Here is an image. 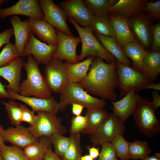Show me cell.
Listing matches in <instances>:
<instances>
[{"mask_svg": "<svg viewBox=\"0 0 160 160\" xmlns=\"http://www.w3.org/2000/svg\"><path fill=\"white\" fill-rule=\"evenodd\" d=\"M2 135L4 141L9 142L13 145L23 149L38 140L30 133L28 128L20 125L4 129Z\"/></svg>", "mask_w": 160, "mask_h": 160, "instance_id": "cell-18", "label": "cell"}, {"mask_svg": "<svg viewBox=\"0 0 160 160\" xmlns=\"http://www.w3.org/2000/svg\"><path fill=\"white\" fill-rule=\"evenodd\" d=\"M0 153L4 160H29L22 148L14 145H0Z\"/></svg>", "mask_w": 160, "mask_h": 160, "instance_id": "cell-34", "label": "cell"}, {"mask_svg": "<svg viewBox=\"0 0 160 160\" xmlns=\"http://www.w3.org/2000/svg\"><path fill=\"white\" fill-rule=\"evenodd\" d=\"M153 100L151 103L155 111L160 106V96L157 90H154L151 93Z\"/></svg>", "mask_w": 160, "mask_h": 160, "instance_id": "cell-46", "label": "cell"}, {"mask_svg": "<svg viewBox=\"0 0 160 160\" xmlns=\"http://www.w3.org/2000/svg\"><path fill=\"white\" fill-rule=\"evenodd\" d=\"M68 19L77 31L82 43L81 53L78 56L79 62L90 56L101 58L108 63L116 60L114 56L102 46L90 27L80 26L71 17H68Z\"/></svg>", "mask_w": 160, "mask_h": 160, "instance_id": "cell-3", "label": "cell"}, {"mask_svg": "<svg viewBox=\"0 0 160 160\" xmlns=\"http://www.w3.org/2000/svg\"><path fill=\"white\" fill-rule=\"evenodd\" d=\"M141 73L153 82L160 74L159 51L147 52L144 55Z\"/></svg>", "mask_w": 160, "mask_h": 160, "instance_id": "cell-25", "label": "cell"}, {"mask_svg": "<svg viewBox=\"0 0 160 160\" xmlns=\"http://www.w3.org/2000/svg\"><path fill=\"white\" fill-rule=\"evenodd\" d=\"M108 18L113 26L117 42L121 47L127 43L137 40L130 29L128 19L112 14Z\"/></svg>", "mask_w": 160, "mask_h": 160, "instance_id": "cell-23", "label": "cell"}, {"mask_svg": "<svg viewBox=\"0 0 160 160\" xmlns=\"http://www.w3.org/2000/svg\"><path fill=\"white\" fill-rule=\"evenodd\" d=\"M108 114L104 108H87L85 112L87 118V126L81 133L90 135L93 134Z\"/></svg>", "mask_w": 160, "mask_h": 160, "instance_id": "cell-27", "label": "cell"}, {"mask_svg": "<svg viewBox=\"0 0 160 160\" xmlns=\"http://www.w3.org/2000/svg\"><path fill=\"white\" fill-rule=\"evenodd\" d=\"M115 150L118 157L121 160H130L128 153L129 142L126 140L123 135H119L114 137L111 142Z\"/></svg>", "mask_w": 160, "mask_h": 160, "instance_id": "cell-35", "label": "cell"}, {"mask_svg": "<svg viewBox=\"0 0 160 160\" xmlns=\"http://www.w3.org/2000/svg\"><path fill=\"white\" fill-rule=\"evenodd\" d=\"M88 149L89 155L94 159L97 158L100 155L99 150L98 148L94 146L91 147L90 146L86 147Z\"/></svg>", "mask_w": 160, "mask_h": 160, "instance_id": "cell-48", "label": "cell"}, {"mask_svg": "<svg viewBox=\"0 0 160 160\" xmlns=\"http://www.w3.org/2000/svg\"><path fill=\"white\" fill-rule=\"evenodd\" d=\"M25 61L23 58L19 56L7 65L0 68V76L9 83L8 85H5L7 90L19 93L21 73L24 67Z\"/></svg>", "mask_w": 160, "mask_h": 160, "instance_id": "cell-16", "label": "cell"}, {"mask_svg": "<svg viewBox=\"0 0 160 160\" xmlns=\"http://www.w3.org/2000/svg\"><path fill=\"white\" fill-rule=\"evenodd\" d=\"M27 60L24 66L27 77L20 86L19 93L25 97L33 96L42 99L50 98L52 91L40 71L39 64L31 55L27 56Z\"/></svg>", "mask_w": 160, "mask_h": 160, "instance_id": "cell-2", "label": "cell"}, {"mask_svg": "<svg viewBox=\"0 0 160 160\" xmlns=\"http://www.w3.org/2000/svg\"><path fill=\"white\" fill-rule=\"evenodd\" d=\"M55 149V153L60 158H62L68 149L70 143L69 137L63 135L54 134L49 138Z\"/></svg>", "mask_w": 160, "mask_h": 160, "instance_id": "cell-37", "label": "cell"}, {"mask_svg": "<svg viewBox=\"0 0 160 160\" xmlns=\"http://www.w3.org/2000/svg\"><path fill=\"white\" fill-rule=\"evenodd\" d=\"M136 92L135 89H131L120 100L110 101L113 106V113L124 122L133 114L141 97Z\"/></svg>", "mask_w": 160, "mask_h": 160, "instance_id": "cell-17", "label": "cell"}, {"mask_svg": "<svg viewBox=\"0 0 160 160\" xmlns=\"http://www.w3.org/2000/svg\"><path fill=\"white\" fill-rule=\"evenodd\" d=\"M151 152L148 143L145 141L135 140L129 143L128 153L133 160H142Z\"/></svg>", "mask_w": 160, "mask_h": 160, "instance_id": "cell-32", "label": "cell"}, {"mask_svg": "<svg viewBox=\"0 0 160 160\" xmlns=\"http://www.w3.org/2000/svg\"><path fill=\"white\" fill-rule=\"evenodd\" d=\"M124 122L113 113H109L95 132L90 136V140L94 146H100L109 142L116 136L125 132Z\"/></svg>", "mask_w": 160, "mask_h": 160, "instance_id": "cell-8", "label": "cell"}, {"mask_svg": "<svg viewBox=\"0 0 160 160\" xmlns=\"http://www.w3.org/2000/svg\"><path fill=\"white\" fill-rule=\"evenodd\" d=\"M143 10L153 18L159 20L160 17V0L147 3Z\"/></svg>", "mask_w": 160, "mask_h": 160, "instance_id": "cell-43", "label": "cell"}, {"mask_svg": "<svg viewBox=\"0 0 160 160\" xmlns=\"http://www.w3.org/2000/svg\"><path fill=\"white\" fill-rule=\"evenodd\" d=\"M68 17L73 18L82 27H89L95 17L82 0H67L58 6Z\"/></svg>", "mask_w": 160, "mask_h": 160, "instance_id": "cell-13", "label": "cell"}, {"mask_svg": "<svg viewBox=\"0 0 160 160\" xmlns=\"http://www.w3.org/2000/svg\"><path fill=\"white\" fill-rule=\"evenodd\" d=\"M37 121L33 126L28 128L31 135L37 139L42 136L49 138L54 134L63 135L66 134L67 129L63 125L60 118L56 115L44 111L37 112Z\"/></svg>", "mask_w": 160, "mask_h": 160, "instance_id": "cell-7", "label": "cell"}, {"mask_svg": "<svg viewBox=\"0 0 160 160\" xmlns=\"http://www.w3.org/2000/svg\"><path fill=\"white\" fill-rule=\"evenodd\" d=\"M130 29L142 44L147 47L150 44L151 38V27L149 21L143 14H140L128 19Z\"/></svg>", "mask_w": 160, "mask_h": 160, "instance_id": "cell-20", "label": "cell"}, {"mask_svg": "<svg viewBox=\"0 0 160 160\" xmlns=\"http://www.w3.org/2000/svg\"><path fill=\"white\" fill-rule=\"evenodd\" d=\"M85 78L79 83L89 93L98 96L104 100L116 101L119 87L116 60L110 63H105L101 58L95 57Z\"/></svg>", "mask_w": 160, "mask_h": 160, "instance_id": "cell-1", "label": "cell"}, {"mask_svg": "<svg viewBox=\"0 0 160 160\" xmlns=\"http://www.w3.org/2000/svg\"><path fill=\"white\" fill-rule=\"evenodd\" d=\"M57 46L48 45L37 39L32 33L26 45L23 57L31 55L39 64L46 65L51 61Z\"/></svg>", "mask_w": 160, "mask_h": 160, "instance_id": "cell-14", "label": "cell"}, {"mask_svg": "<svg viewBox=\"0 0 160 160\" xmlns=\"http://www.w3.org/2000/svg\"><path fill=\"white\" fill-rule=\"evenodd\" d=\"M95 57L90 56L76 63L65 61L64 63L68 82L79 83L86 77L91 64Z\"/></svg>", "mask_w": 160, "mask_h": 160, "instance_id": "cell-24", "label": "cell"}, {"mask_svg": "<svg viewBox=\"0 0 160 160\" xmlns=\"http://www.w3.org/2000/svg\"><path fill=\"white\" fill-rule=\"evenodd\" d=\"M70 105H72V113L75 116L81 115L83 110L85 108L83 105L78 103H72Z\"/></svg>", "mask_w": 160, "mask_h": 160, "instance_id": "cell-47", "label": "cell"}, {"mask_svg": "<svg viewBox=\"0 0 160 160\" xmlns=\"http://www.w3.org/2000/svg\"><path fill=\"white\" fill-rule=\"evenodd\" d=\"M153 43L150 52L159 51L160 49V23L151 27Z\"/></svg>", "mask_w": 160, "mask_h": 160, "instance_id": "cell-42", "label": "cell"}, {"mask_svg": "<svg viewBox=\"0 0 160 160\" xmlns=\"http://www.w3.org/2000/svg\"><path fill=\"white\" fill-rule=\"evenodd\" d=\"M153 89L155 90H160V82L157 83L150 84L145 87L143 89Z\"/></svg>", "mask_w": 160, "mask_h": 160, "instance_id": "cell-50", "label": "cell"}, {"mask_svg": "<svg viewBox=\"0 0 160 160\" xmlns=\"http://www.w3.org/2000/svg\"><path fill=\"white\" fill-rule=\"evenodd\" d=\"M44 160H62L61 158L54 152L51 146L47 149L43 158Z\"/></svg>", "mask_w": 160, "mask_h": 160, "instance_id": "cell-45", "label": "cell"}, {"mask_svg": "<svg viewBox=\"0 0 160 160\" xmlns=\"http://www.w3.org/2000/svg\"><path fill=\"white\" fill-rule=\"evenodd\" d=\"M95 34L110 37L116 36L113 26L107 16L95 17L90 27Z\"/></svg>", "mask_w": 160, "mask_h": 160, "instance_id": "cell-30", "label": "cell"}, {"mask_svg": "<svg viewBox=\"0 0 160 160\" xmlns=\"http://www.w3.org/2000/svg\"><path fill=\"white\" fill-rule=\"evenodd\" d=\"M142 160H160V153H156L152 156H146Z\"/></svg>", "mask_w": 160, "mask_h": 160, "instance_id": "cell-51", "label": "cell"}, {"mask_svg": "<svg viewBox=\"0 0 160 160\" xmlns=\"http://www.w3.org/2000/svg\"><path fill=\"white\" fill-rule=\"evenodd\" d=\"M87 7L95 17L107 16L111 7L108 0H84Z\"/></svg>", "mask_w": 160, "mask_h": 160, "instance_id": "cell-33", "label": "cell"}, {"mask_svg": "<svg viewBox=\"0 0 160 160\" xmlns=\"http://www.w3.org/2000/svg\"><path fill=\"white\" fill-rule=\"evenodd\" d=\"M8 1V0H0V9L4 4L7 3Z\"/></svg>", "mask_w": 160, "mask_h": 160, "instance_id": "cell-54", "label": "cell"}, {"mask_svg": "<svg viewBox=\"0 0 160 160\" xmlns=\"http://www.w3.org/2000/svg\"><path fill=\"white\" fill-rule=\"evenodd\" d=\"M116 62V71L118 77L121 95H125L131 89L138 92L146 86L153 83L147 77L133 67Z\"/></svg>", "mask_w": 160, "mask_h": 160, "instance_id": "cell-6", "label": "cell"}, {"mask_svg": "<svg viewBox=\"0 0 160 160\" xmlns=\"http://www.w3.org/2000/svg\"><path fill=\"white\" fill-rule=\"evenodd\" d=\"M147 3L144 0H119L110 7L109 13L128 19L140 14Z\"/></svg>", "mask_w": 160, "mask_h": 160, "instance_id": "cell-21", "label": "cell"}, {"mask_svg": "<svg viewBox=\"0 0 160 160\" xmlns=\"http://www.w3.org/2000/svg\"><path fill=\"white\" fill-rule=\"evenodd\" d=\"M32 33L48 45L57 46L58 39L56 29L44 20L29 18Z\"/></svg>", "mask_w": 160, "mask_h": 160, "instance_id": "cell-22", "label": "cell"}, {"mask_svg": "<svg viewBox=\"0 0 160 160\" xmlns=\"http://www.w3.org/2000/svg\"><path fill=\"white\" fill-rule=\"evenodd\" d=\"M87 118L85 116H75L72 119L69 129L71 133H81L86 128Z\"/></svg>", "mask_w": 160, "mask_h": 160, "instance_id": "cell-40", "label": "cell"}, {"mask_svg": "<svg viewBox=\"0 0 160 160\" xmlns=\"http://www.w3.org/2000/svg\"><path fill=\"white\" fill-rule=\"evenodd\" d=\"M45 65L44 77L48 86L52 91L60 93L68 83L64 63L63 60L52 59Z\"/></svg>", "mask_w": 160, "mask_h": 160, "instance_id": "cell-11", "label": "cell"}, {"mask_svg": "<svg viewBox=\"0 0 160 160\" xmlns=\"http://www.w3.org/2000/svg\"></svg>", "mask_w": 160, "mask_h": 160, "instance_id": "cell-56", "label": "cell"}, {"mask_svg": "<svg viewBox=\"0 0 160 160\" xmlns=\"http://www.w3.org/2000/svg\"><path fill=\"white\" fill-rule=\"evenodd\" d=\"M98 160H117L118 157L111 142L103 143Z\"/></svg>", "mask_w": 160, "mask_h": 160, "instance_id": "cell-39", "label": "cell"}, {"mask_svg": "<svg viewBox=\"0 0 160 160\" xmlns=\"http://www.w3.org/2000/svg\"><path fill=\"white\" fill-rule=\"evenodd\" d=\"M0 160H4L2 156L0 153Z\"/></svg>", "mask_w": 160, "mask_h": 160, "instance_id": "cell-55", "label": "cell"}, {"mask_svg": "<svg viewBox=\"0 0 160 160\" xmlns=\"http://www.w3.org/2000/svg\"><path fill=\"white\" fill-rule=\"evenodd\" d=\"M9 20L13 27V34L15 40V45L20 56L23 57L25 46L32 33L28 19L23 21L17 16H13Z\"/></svg>", "mask_w": 160, "mask_h": 160, "instance_id": "cell-19", "label": "cell"}, {"mask_svg": "<svg viewBox=\"0 0 160 160\" xmlns=\"http://www.w3.org/2000/svg\"><path fill=\"white\" fill-rule=\"evenodd\" d=\"M39 3L44 15V20L69 35L73 36L67 21L68 17L52 0H39Z\"/></svg>", "mask_w": 160, "mask_h": 160, "instance_id": "cell-10", "label": "cell"}, {"mask_svg": "<svg viewBox=\"0 0 160 160\" xmlns=\"http://www.w3.org/2000/svg\"><path fill=\"white\" fill-rule=\"evenodd\" d=\"M68 149L62 159L63 160H80L83 150L79 133H71Z\"/></svg>", "mask_w": 160, "mask_h": 160, "instance_id": "cell-31", "label": "cell"}, {"mask_svg": "<svg viewBox=\"0 0 160 160\" xmlns=\"http://www.w3.org/2000/svg\"><path fill=\"white\" fill-rule=\"evenodd\" d=\"M0 98H10L5 87V85H3L0 81Z\"/></svg>", "mask_w": 160, "mask_h": 160, "instance_id": "cell-49", "label": "cell"}, {"mask_svg": "<svg viewBox=\"0 0 160 160\" xmlns=\"http://www.w3.org/2000/svg\"><path fill=\"white\" fill-rule=\"evenodd\" d=\"M22 110V121L26 122L30 126H33L36 124L38 119V116L35 114L34 111H31L26 105L19 104Z\"/></svg>", "mask_w": 160, "mask_h": 160, "instance_id": "cell-41", "label": "cell"}, {"mask_svg": "<svg viewBox=\"0 0 160 160\" xmlns=\"http://www.w3.org/2000/svg\"><path fill=\"white\" fill-rule=\"evenodd\" d=\"M79 83L68 82L60 93L59 111H63L72 103L81 104L87 108H104L105 100L88 94Z\"/></svg>", "mask_w": 160, "mask_h": 160, "instance_id": "cell-4", "label": "cell"}, {"mask_svg": "<svg viewBox=\"0 0 160 160\" xmlns=\"http://www.w3.org/2000/svg\"><path fill=\"white\" fill-rule=\"evenodd\" d=\"M20 56L15 44L7 43L0 53V68L9 64L16 58Z\"/></svg>", "mask_w": 160, "mask_h": 160, "instance_id": "cell-38", "label": "cell"}, {"mask_svg": "<svg viewBox=\"0 0 160 160\" xmlns=\"http://www.w3.org/2000/svg\"><path fill=\"white\" fill-rule=\"evenodd\" d=\"M51 144L49 138L42 136L25 148L24 153L29 160H43L47 148Z\"/></svg>", "mask_w": 160, "mask_h": 160, "instance_id": "cell-29", "label": "cell"}, {"mask_svg": "<svg viewBox=\"0 0 160 160\" xmlns=\"http://www.w3.org/2000/svg\"><path fill=\"white\" fill-rule=\"evenodd\" d=\"M150 102L141 97L133 114L136 125L143 135L151 137L160 133V123Z\"/></svg>", "mask_w": 160, "mask_h": 160, "instance_id": "cell-5", "label": "cell"}, {"mask_svg": "<svg viewBox=\"0 0 160 160\" xmlns=\"http://www.w3.org/2000/svg\"><path fill=\"white\" fill-rule=\"evenodd\" d=\"M125 55L132 62L133 67L141 72L143 61L146 51L137 40L128 42L121 47Z\"/></svg>", "mask_w": 160, "mask_h": 160, "instance_id": "cell-28", "label": "cell"}, {"mask_svg": "<svg viewBox=\"0 0 160 160\" xmlns=\"http://www.w3.org/2000/svg\"><path fill=\"white\" fill-rule=\"evenodd\" d=\"M13 35L12 28H9L0 33V48L4 45L10 42V38Z\"/></svg>", "mask_w": 160, "mask_h": 160, "instance_id": "cell-44", "label": "cell"}, {"mask_svg": "<svg viewBox=\"0 0 160 160\" xmlns=\"http://www.w3.org/2000/svg\"><path fill=\"white\" fill-rule=\"evenodd\" d=\"M1 102L5 107L11 123L15 126L20 125L22 122V110L19 104L12 100Z\"/></svg>", "mask_w": 160, "mask_h": 160, "instance_id": "cell-36", "label": "cell"}, {"mask_svg": "<svg viewBox=\"0 0 160 160\" xmlns=\"http://www.w3.org/2000/svg\"><path fill=\"white\" fill-rule=\"evenodd\" d=\"M95 35L102 46L114 56L117 62L129 66L132 65L131 62L125 55L117 43L116 37L97 34Z\"/></svg>", "mask_w": 160, "mask_h": 160, "instance_id": "cell-26", "label": "cell"}, {"mask_svg": "<svg viewBox=\"0 0 160 160\" xmlns=\"http://www.w3.org/2000/svg\"><path fill=\"white\" fill-rule=\"evenodd\" d=\"M4 129L3 126L0 125V145L4 144V143L5 141L2 135V132Z\"/></svg>", "mask_w": 160, "mask_h": 160, "instance_id": "cell-52", "label": "cell"}, {"mask_svg": "<svg viewBox=\"0 0 160 160\" xmlns=\"http://www.w3.org/2000/svg\"><path fill=\"white\" fill-rule=\"evenodd\" d=\"M80 160H94V159L89 155L81 156Z\"/></svg>", "mask_w": 160, "mask_h": 160, "instance_id": "cell-53", "label": "cell"}, {"mask_svg": "<svg viewBox=\"0 0 160 160\" xmlns=\"http://www.w3.org/2000/svg\"><path fill=\"white\" fill-rule=\"evenodd\" d=\"M22 15L37 20H43L44 15L38 0H20L9 7L0 9V18Z\"/></svg>", "mask_w": 160, "mask_h": 160, "instance_id": "cell-12", "label": "cell"}, {"mask_svg": "<svg viewBox=\"0 0 160 160\" xmlns=\"http://www.w3.org/2000/svg\"><path fill=\"white\" fill-rule=\"evenodd\" d=\"M56 31L58 39L57 48L53 54L52 59L65 60L72 63L79 62L76 50L81 42L80 37L69 35L57 28Z\"/></svg>", "mask_w": 160, "mask_h": 160, "instance_id": "cell-9", "label": "cell"}, {"mask_svg": "<svg viewBox=\"0 0 160 160\" xmlns=\"http://www.w3.org/2000/svg\"><path fill=\"white\" fill-rule=\"evenodd\" d=\"M7 91L10 99L24 102L29 106L34 112L46 111L56 115L59 111L58 103L53 96L49 98L42 99L24 96L10 90H7Z\"/></svg>", "mask_w": 160, "mask_h": 160, "instance_id": "cell-15", "label": "cell"}]
</instances>
